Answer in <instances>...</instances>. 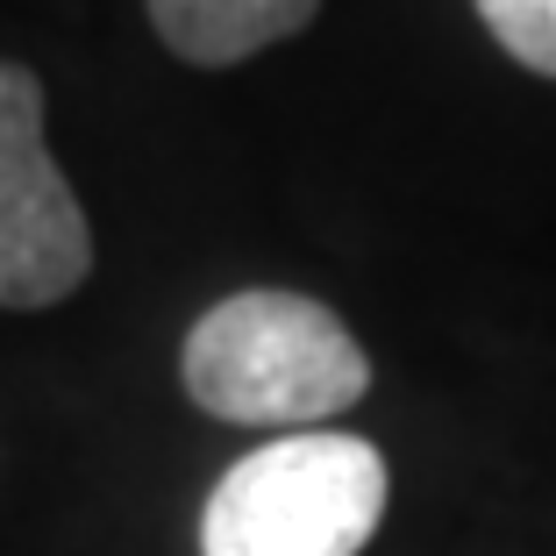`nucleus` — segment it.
<instances>
[{
	"label": "nucleus",
	"mask_w": 556,
	"mask_h": 556,
	"mask_svg": "<svg viewBox=\"0 0 556 556\" xmlns=\"http://www.w3.org/2000/svg\"><path fill=\"white\" fill-rule=\"evenodd\" d=\"M179 378L193 407L214 421L307 435L371 393V357L343 328V314H328L321 300L250 286V293L214 300L186 328Z\"/></svg>",
	"instance_id": "nucleus-1"
},
{
	"label": "nucleus",
	"mask_w": 556,
	"mask_h": 556,
	"mask_svg": "<svg viewBox=\"0 0 556 556\" xmlns=\"http://www.w3.org/2000/svg\"><path fill=\"white\" fill-rule=\"evenodd\" d=\"M393 471L350 428L257 442L214 478L200 507V556H364L386 521Z\"/></svg>",
	"instance_id": "nucleus-2"
},
{
	"label": "nucleus",
	"mask_w": 556,
	"mask_h": 556,
	"mask_svg": "<svg viewBox=\"0 0 556 556\" xmlns=\"http://www.w3.org/2000/svg\"><path fill=\"white\" fill-rule=\"evenodd\" d=\"M93 271V229L43 143V86L0 65V307H58Z\"/></svg>",
	"instance_id": "nucleus-3"
},
{
	"label": "nucleus",
	"mask_w": 556,
	"mask_h": 556,
	"mask_svg": "<svg viewBox=\"0 0 556 556\" xmlns=\"http://www.w3.org/2000/svg\"><path fill=\"white\" fill-rule=\"evenodd\" d=\"M143 8L172 58L222 72V65H243L257 50L300 36L321 0H143Z\"/></svg>",
	"instance_id": "nucleus-4"
},
{
	"label": "nucleus",
	"mask_w": 556,
	"mask_h": 556,
	"mask_svg": "<svg viewBox=\"0 0 556 556\" xmlns=\"http://www.w3.org/2000/svg\"><path fill=\"white\" fill-rule=\"evenodd\" d=\"M471 8L514 65L556 79V0H471Z\"/></svg>",
	"instance_id": "nucleus-5"
}]
</instances>
